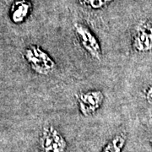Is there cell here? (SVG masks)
<instances>
[{
  "mask_svg": "<svg viewBox=\"0 0 152 152\" xmlns=\"http://www.w3.org/2000/svg\"><path fill=\"white\" fill-rule=\"evenodd\" d=\"M25 57L35 72L42 75H48L56 69L55 61L38 46H31L26 50Z\"/></svg>",
  "mask_w": 152,
  "mask_h": 152,
  "instance_id": "obj_1",
  "label": "cell"
},
{
  "mask_svg": "<svg viewBox=\"0 0 152 152\" xmlns=\"http://www.w3.org/2000/svg\"><path fill=\"white\" fill-rule=\"evenodd\" d=\"M74 30L77 37L81 44L82 48L86 51L89 54L95 59L100 60L102 58V52L101 45L98 42L97 38L93 32L81 23H75L74 25Z\"/></svg>",
  "mask_w": 152,
  "mask_h": 152,
  "instance_id": "obj_2",
  "label": "cell"
},
{
  "mask_svg": "<svg viewBox=\"0 0 152 152\" xmlns=\"http://www.w3.org/2000/svg\"><path fill=\"white\" fill-rule=\"evenodd\" d=\"M76 99L80 112L85 117H89L101 108L103 103L104 95L101 91H89L78 94Z\"/></svg>",
  "mask_w": 152,
  "mask_h": 152,
  "instance_id": "obj_3",
  "label": "cell"
},
{
  "mask_svg": "<svg viewBox=\"0 0 152 152\" xmlns=\"http://www.w3.org/2000/svg\"><path fill=\"white\" fill-rule=\"evenodd\" d=\"M133 47L140 53L152 50V25L148 20L140 21L136 26L133 37Z\"/></svg>",
  "mask_w": 152,
  "mask_h": 152,
  "instance_id": "obj_4",
  "label": "cell"
},
{
  "mask_svg": "<svg viewBox=\"0 0 152 152\" xmlns=\"http://www.w3.org/2000/svg\"><path fill=\"white\" fill-rule=\"evenodd\" d=\"M41 145L43 152H64L67 147L64 138L53 126L44 129Z\"/></svg>",
  "mask_w": 152,
  "mask_h": 152,
  "instance_id": "obj_5",
  "label": "cell"
},
{
  "mask_svg": "<svg viewBox=\"0 0 152 152\" xmlns=\"http://www.w3.org/2000/svg\"><path fill=\"white\" fill-rule=\"evenodd\" d=\"M31 9V4L27 0L16 1L11 10V18L15 23H20L29 15Z\"/></svg>",
  "mask_w": 152,
  "mask_h": 152,
  "instance_id": "obj_6",
  "label": "cell"
},
{
  "mask_svg": "<svg viewBox=\"0 0 152 152\" xmlns=\"http://www.w3.org/2000/svg\"><path fill=\"white\" fill-rule=\"evenodd\" d=\"M126 143V137L124 134L116 135L104 147L102 152H121Z\"/></svg>",
  "mask_w": 152,
  "mask_h": 152,
  "instance_id": "obj_7",
  "label": "cell"
},
{
  "mask_svg": "<svg viewBox=\"0 0 152 152\" xmlns=\"http://www.w3.org/2000/svg\"><path fill=\"white\" fill-rule=\"evenodd\" d=\"M83 6L92 10H100L109 4L113 0H79Z\"/></svg>",
  "mask_w": 152,
  "mask_h": 152,
  "instance_id": "obj_8",
  "label": "cell"
},
{
  "mask_svg": "<svg viewBox=\"0 0 152 152\" xmlns=\"http://www.w3.org/2000/svg\"><path fill=\"white\" fill-rule=\"evenodd\" d=\"M145 96H146L147 101L150 102V103H152V86H150L145 91Z\"/></svg>",
  "mask_w": 152,
  "mask_h": 152,
  "instance_id": "obj_9",
  "label": "cell"
}]
</instances>
